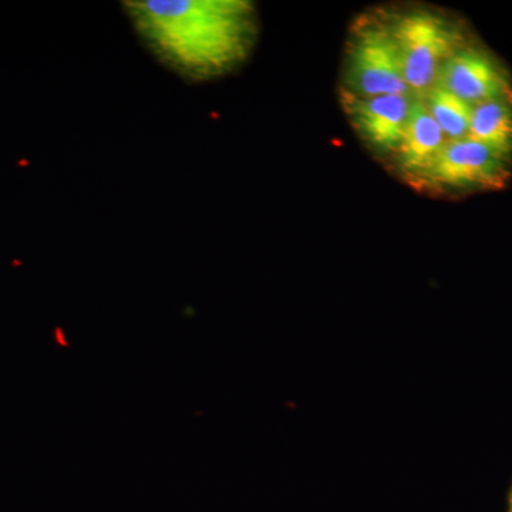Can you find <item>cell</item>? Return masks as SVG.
<instances>
[{
    "label": "cell",
    "instance_id": "obj_1",
    "mask_svg": "<svg viewBox=\"0 0 512 512\" xmlns=\"http://www.w3.org/2000/svg\"><path fill=\"white\" fill-rule=\"evenodd\" d=\"M124 9L157 59L194 82L237 69L258 39L256 10L241 0H143Z\"/></svg>",
    "mask_w": 512,
    "mask_h": 512
},
{
    "label": "cell",
    "instance_id": "obj_5",
    "mask_svg": "<svg viewBox=\"0 0 512 512\" xmlns=\"http://www.w3.org/2000/svg\"><path fill=\"white\" fill-rule=\"evenodd\" d=\"M414 99L400 94L355 97L342 93V106L353 130L370 150L394 157L402 144Z\"/></svg>",
    "mask_w": 512,
    "mask_h": 512
},
{
    "label": "cell",
    "instance_id": "obj_6",
    "mask_svg": "<svg viewBox=\"0 0 512 512\" xmlns=\"http://www.w3.org/2000/svg\"><path fill=\"white\" fill-rule=\"evenodd\" d=\"M436 86L477 106L491 100H511L510 76L493 57L463 46L441 66Z\"/></svg>",
    "mask_w": 512,
    "mask_h": 512
},
{
    "label": "cell",
    "instance_id": "obj_8",
    "mask_svg": "<svg viewBox=\"0 0 512 512\" xmlns=\"http://www.w3.org/2000/svg\"><path fill=\"white\" fill-rule=\"evenodd\" d=\"M468 138L512 156V101L491 100L474 106Z\"/></svg>",
    "mask_w": 512,
    "mask_h": 512
},
{
    "label": "cell",
    "instance_id": "obj_9",
    "mask_svg": "<svg viewBox=\"0 0 512 512\" xmlns=\"http://www.w3.org/2000/svg\"><path fill=\"white\" fill-rule=\"evenodd\" d=\"M420 100H423L431 117L439 124L447 141L463 140L468 136L473 117V104L440 86H434Z\"/></svg>",
    "mask_w": 512,
    "mask_h": 512
},
{
    "label": "cell",
    "instance_id": "obj_4",
    "mask_svg": "<svg viewBox=\"0 0 512 512\" xmlns=\"http://www.w3.org/2000/svg\"><path fill=\"white\" fill-rule=\"evenodd\" d=\"M508 165L510 157L471 138L447 141L429 171L414 185L431 191L501 188L510 175Z\"/></svg>",
    "mask_w": 512,
    "mask_h": 512
},
{
    "label": "cell",
    "instance_id": "obj_2",
    "mask_svg": "<svg viewBox=\"0 0 512 512\" xmlns=\"http://www.w3.org/2000/svg\"><path fill=\"white\" fill-rule=\"evenodd\" d=\"M399 50L404 79L416 99L436 86L441 66L466 46L461 30L429 9H410L384 18Z\"/></svg>",
    "mask_w": 512,
    "mask_h": 512
},
{
    "label": "cell",
    "instance_id": "obj_3",
    "mask_svg": "<svg viewBox=\"0 0 512 512\" xmlns=\"http://www.w3.org/2000/svg\"><path fill=\"white\" fill-rule=\"evenodd\" d=\"M355 97L387 94L414 97L404 79L399 50L384 18H362L350 30L346 47L345 87Z\"/></svg>",
    "mask_w": 512,
    "mask_h": 512
},
{
    "label": "cell",
    "instance_id": "obj_7",
    "mask_svg": "<svg viewBox=\"0 0 512 512\" xmlns=\"http://www.w3.org/2000/svg\"><path fill=\"white\" fill-rule=\"evenodd\" d=\"M447 138L434 121L423 100L414 99L399 150L394 154L399 173L413 185L429 171Z\"/></svg>",
    "mask_w": 512,
    "mask_h": 512
}]
</instances>
